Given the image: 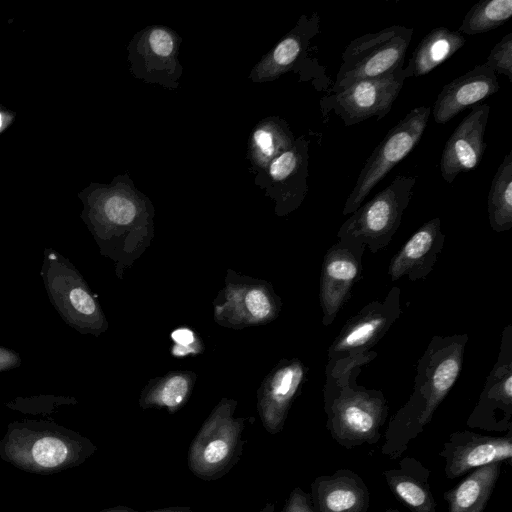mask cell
Returning <instances> with one entry per match:
<instances>
[{
  "instance_id": "obj_1",
  "label": "cell",
  "mask_w": 512,
  "mask_h": 512,
  "mask_svg": "<svg viewBox=\"0 0 512 512\" xmlns=\"http://www.w3.org/2000/svg\"><path fill=\"white\" fill-rule=\"evenodd\" d=\"M82 219L94 237L100 253L115 263L117 278L145 252L154 237L155 209L127 175L114 177L110 184H93L79 195Z\"/></svg>"
},
{
  "instance_id": "obj_2",
  "label": "cell",
  "mask_w": 512,
  "mask_h": 512,
  "mask_svg": "<svg viewBox=\"0 0 512 512\" xmlns=\"http://www.w3.org/2000/svg\"><path fill=\"white\" fill-rule=\"evenodd\" d=\"M467 341L465 333L431 338L417 362L413 391L385 430L381 447L384 456L399 458L424 431L460 375Z\"/></svg>"
},
{
  "instance_id": "obj_3",
  "label": "cell",
  "mask_w": 512,
  "mask_h": 512,
  "mask_svg": "<svg viewBox=\"0 0 512 512\" xmlns=\"http://www.w3.org/2000/svg\"><path fill=\"white\" fill-rule=\"evenodd\" d=\"M377 356L338 361L325 366L323 388L326 428L333 440L352 449L376 444L389 413L388 401L381 390L357 384L363 366Z\"/></svg>"
},
{
  "instance_id": "obj_4",
  "label": "cell",
  "mask_w": 512,
  "mask_h": 512,
  "mask_svg": "<svg viewBox=\"0 0 512 512\" xmlns=\"http://www.w3.org/2000/svg\"><path fill=\"white\" fill-rule=\"evenodd\" d=\"M97 450L80 433L44 420L14 421L0 439V457L14 467L50 475L83 464Z\"/></svg>"
},
{
  "instance_id": "obj_5",
  "label": "cell",
  "mask_w": 512,
  "mask_h": 512,
  "mask_svg": "<svg viewBox=\"0 0 512 512\" xmlns=\"http://www.w3.org/2000/svg\"><path fill=\"white\" fill-rule=\"evenodd\" d=\"M236 407V400L222 398L189 446L188 467L201 480L214 481L223 477L242 455V434L247 419L234 416Z\"/></svg>"
},
{
  "instance_id": "obj_6",
  "label": "cell",
  "mask_w": 512,
  "mask_h": 512,
  "mask_svg": "<svg viewBox=\"0 0 512 512\" xmlns=\"http://www.w3.org/2000/svg\"><path fill=\"white\" fill-rule=\"evenodd\" d=\"M41 276L49 301L63 321L81 334L108 329L105 314L77 268L58 251L45 248Z\"/></svg>"
},
{
  "instance_id": "obj_7",
  "label": "cell",
  "mask_w": 512,
  "mask_h": 512,
  "mask_svg": "<svg viewBox=\"0 0 512 512\" xmlns=\"http://www.w3.org/2000/svg\"><path fill=\"white\" fill-rule=\"evenodd\" d=\"M416 181L415 176H396L351 214L339 228L337 238L361 243L373 254L388 246L400 227Z\"/></svg>"
},
{
  "instance_id": "obj_8",
  "label": "cell",
  "mask_w": 512,
  "mask_h": 512,
  "mask_svg": "<svg viewBox=\"0 0 512 512\" xmlns=\"http://www.w3.org/2000/svg\"><path fill=\"white\" fill-rule=\"evenodd\" d=\"M413 31V28L393 25L351 40L342 53V63L330 92L403 67Z\"/></svg>"
},
{
  "instance_id": "obj_9",
  "label": "cell",
  "mask_w": 512,
  "mask_h": 512,
  "mask_svg": "<svg viewBox=\"0 0 512 512\" xmlns=\"http://www.w3.org/2000/svg\"><path fill=\"white\" fill-rule=\"evenodd\" d=\"M430 114V106L416 107L387 132L360 171L344 203L343 215L356 211L372 189L415 148L425 131Z\"/></svg>"
},
{
  "instance_id": "obj_10",
  "label": "cell",
  "mask_w": 512,
  "mask_h": 512,
  "mask_svg": "<svg viewBox=\"0 0 512 512\" xmlns=\"http://www.w3.org/2000/svg\"><path fill=\"white\" fill-rule=\"evenodd\" d=\"M281 307L271 283L228 269L225 285L213 302V316L220 326L243 329L272 322Z\"/></svg>"
},
{
  "instance_id": "obj_11",
  "label": "cell",
  "mask_w": 512,
  "mask_h": 512,
  "mask_svg": "<svg viewBox=\"0 0 512 512\" xmlns=\"http://www.w3.org/2000/svg\"><path fill=\"white\" fill-rule=\"evenodd\" d=\"M401 314V290L394 286L384 299L369 302L346 321L328 348L326 366L342 360L377 356L371 349Z\"/></svg>"
},
{
  "instance_id": "obj_12",
  "label": "cell",
  "mask_w": 512,
  "mask_h": 512,
  "mask_svg": "<svg viewBox=\"0 0 512 512\" xmlns=\"http://www.w3.org/2000/svg\"><path fill=\"white\" fill-rule=\"evenodd\" d=\"M402 70L400 67L388 74L362 79L324 96L320 100L323 115L333 110L345 126L372 117L381 120L390 112L406 80Z\"/></svg>"
},
{
  "instance_id": "obj_13",
  "label": "cell",
  "mask_w": 512,
  "mask_h": 512,
  "mask_svg": "<svg viewBox=\"0 0 512 512\" xmlns=\"http://www.w3.org/2000/svg\"><path fill=\"white\" fill-rule=\"evenodd\" d=\"M182 38L171 28L153 24L138 31L128 45L133 76L167 89L179 87L183 67L179 61Z\"/></svg>"
},
{
  "instance_id": "obj_14",
  "label": "cell",
  "mask_w": 512,
  "mask_h": 512,
  "mask_svg": "<svg viewBox=\"0 0 512 512\" xmlns=\"http://www.w3.org/2000/svg\"><path fill=\"white\" fill-rule=\"evenodd\" d=\"M466 425L488 432L512 431V325L502 331L499 353Z\"/></svg>"
},
{
  "instance_id": "obj_15",
  "label": "cell",
  "mask_w": 512,
  "mask_h": 512,
  "mask_svg": "<svg viewBox=\"0 0 512 512\" xmlns=\"http://www.w3.org/2000/svg\"><path fill=\"white\" fill-rule=\"evenodd\" d=\"M309 141L304 135L291 148L255 174V184L275 203V214L286 216L303 203L308 193Z\"/></svg>"
},
{
  "instance_id": "obj_16",
  "label": "cell",
  "mask_w": 512,
  "mask_h": 512,
  "mask_svg": "<svg viewBox=\"0 0 512 512\" xmlns=\"http://www.w3.org/2000/svg\"><path fill=\"white\" fill-rule=\"evenodd\" d=\"M366 247L358 242L338 239L325 253L320 273L319 300L322 324L329 326L351 297L354 284L361 279L362 257Z\"/></svg>"
},
{
  "instance_id": "obj_17",
  "label": "cell",
  "mask_w": 512,
  "mask_h": 512,
  "mask_svg": "<svg viewBox=\"0 0 512 512\" xmlns=\"http://www.w3.org/2000/svg\"><path fill=\"white\" fill-rule=\"evenodd\" d=\"M439 455L445 460L444 473L449 480L492 463L511 461L512 431L505 436L455 431L444 442Z\"/></svg>"
},
{
  "instance_id": "obj_18",
  "label": "cell",
  "mask_w": 512,
  "mask_h": 512,
  "mask_svg": "<svg viewBox=\"0 0 512 512\" xmlns=\"http://www.w3.org/2000/svg\"><path fill=\"white\" fill-rule=\"evenodd\" d=\"M298 358L282 359L266 375L257 391V410L266 432L282 431L289 410L307 375Z\"/></svg>"
},
{
  "instance_id": "obj_19",
  "label": "cell",
  "mask_w": 512,
  "mask_h": 512,
  "mask_svg": "<svg viewBox=\"0 0 512 512\" xmlns=\"http://www.w3.org/2000/svg\"><path fill=\"white\" fill-rule=\"evenodd\" d=\"M490 114L488 104H479L461 120L446 141L441 158L442 178L451 184L460 173L475 170L486 148L484 134Z\"/></svg>"
},
{
  "instance_id": "obj_20",
  "label": "cell",
  "mask_w": 512,
  "mask_h": 512,
  "mask_svg": "<svg viewBox=\"0 0 512 512\" xmlns=\"http://www.w3.org/2000/svg\"><path fill=\"white\" fill-rule=\"evenodd\" d=\"M320 33V16L301 15L296 25L252 68L253 83L274 81L289 71H297L307 56L312 39Z\"/></svg>"
},
{
  "instance_id": "obj_21",
  "label": "cell",
  "mask_w": 512,
  "mask_h": 512,
  "mask_svg": "<svg viewBox=\"0 0 512 512\" xmlns=\"http://www.w3.org/2000/svg\"><path fill=\"white\" fill-rule=\"evenodd\" d=\"M445 234L441 219L435 217L420 226L391 258L388 276L396 281L406 276L411 281L426 279L441 253Z\"/></svg>"
},
{
  "instance_id": "obj_22",
  "label": "cell",
  "mask_w": 512,
  "mask_h": 512,
  "mask_svg": "<svg viewBox=\"0 0 512 512\" xmlns=\"http://www.w3.org/2000/svg\"><path fill=\"white\" fill-rule=\"evenodd\" d=\"M499 88L493 70L486 63L476 65L442 88L432 108L433 119L437 124H445L464 109L495 94Z\"/></svg>"
},
{
  "instance_id": "obj_23",
  "label": "cell",
  "mask_w": 512,
  "mask_h": 512,
  "mask_svg": "<svg viewBox=\"0 0 512 512\" xmlns=\"http://www.w3.org/2000/svg\"><path fill=\"white\" fill-rule=\"evenodd\" d=\"M310 497L314 512H367L370 506L368 486L349 469L316 477Z\"/></svg>"
},
{
  "instance_id": "obj_24",
  "label": "cell",
  "mask_w": 512,
  "mask_h": 512,
  "mask_svg": "<svg viewBox=\"0 0 512 512\" xmlns=\"http://www.w3.org/2000/svg\"><path fill=\"white\" fill-rule=\"evenodd\" d=\"M431 471L414 457L406 456L398 467L383 477L393 495L412 512H436V500L429 483Z\"/></svg>"
},
{
  "instance_id": "obj_25",
  "label": "cell",
  "mask_w": 512,
  "mask_h": 512,
  "mask_svg": "<svg viewBox=\"0 0 512 512\" xmlns=\"http://www.w3.org/2000/svg\"><path fill=\"white\" fill-rule=\"evenodd\" d=\"M295 137L287 121L269 116L259 121L248 138L246 159L257 174L277 156L292 147Z\"/></svg>"
},
{
  "instance_id": "obj_26",
  "label": "cell",
  "mask_w": 512,
  "mask_h": 512,
  "mask_svg": "<svg viewBox=\"0 0 512 512\" xmlns=\"http://www.w3.org/2000/svg\"><path fill=\"white\" fill-rule=\"evenodd\" d=\"M501 462L472 470L461 482L443 494L447 512H483L501 472Z\"/></svg>"
},
{
  "instance_id": "obj_27",
  "label": "cell",
  "mask_w": 512,
  "mask_h": 512,
  "mask_svg": "<svg viewBox=\"0 0 512 512\" xmlns=\"http://www.w3.org/2000/svg\"><path fill=\"white\" fill-rule=\"evenodd\" d=\"M465 42L457 31L445 27L432 29L414 49L407 66L403 67L405 79L428 74L453 56Z\"/></svg>"
},
{
  "instance_id": "obj_28",
  "label": "cell",
  "mask_w": 512,
  "mask_h": 512,
  "mask_svg": "<svg viewBox=\"0 0 512 512\" xmlns=\"http://www.w3.org/2000/svg\"><path fill=\"white\" fill-rule=\"evenodd\" d=\"M196 379L192 371H170L151 379L140 393L139 405L142 409L165 408L173 414L189 400Z\"/></svg>"
},
{
  "instance_id": "obj_29",
  "label": "cell",
  "mask_w": 512,
  "mask_h": 512,
  "mask_svg": "<svg viewBox=\"0 0 512 512\" xmlns=\"http://www.w3.org/2000/svg\"><path fill=\"white\" fill-rule=\"evenodd\" d=\"M488 219L495 232L512 228V151L499 165L491 182L488 200Z\"/></svg>"
},
{
  "instance_id": "obj_30",
  "label": "cell",
  "mask_w": 512,
  "mask_h": 512,
  "mask_svg": "<svg viewBox=\"0 0 512 512\" xmlns=\"http://www.w3.org/2000/svg\"><path fill=\"white\" fill-rule=\"evenodd\" d=\"M512 16V0H482L466 13L457 32L475 35L503 25Z\"/></svg>"
},
{
  "instance_id": "obj_31",
  "label": "cell",
  "mask_w": 512,
  "mask_h": 512,
  "mask_svg": "<svg viewBox=\"0 0 512 512\" xmlns=\"http://www.w3.org/2000/svg\"><path fill=\"white\" fill-rule=\"evenodd\" d=\"M486 64L495 74H504L512 82V32L506 34L492 48Z\"/></svg>"
},
{
  "instance_id": "obj_32",
  "label": "cell",
  "mask_w": 512,
  "mask_h": 512,
  "mask_svg": "<svg viewBox=\"0 0 512 512\" xmlns=\"http://www.w3.org/2000/svg\"><path fill=\"white\" fill-rule=\"evenodd\" d=\"M76 402L77 401L73 397L37 396L30 398H17L9 402L7 406L11 409L19 410L25 413H38L40 406L41 412H50L59 405Z\"/></svg>"
},
{
  "instance_id": "obj_33",
  "label": "cell",
  "mask_w": 512,
  "mask_h": 512,
  "mask_svg": "<svg viewBox=\"0 0 512 512\" xmlns=\"http://www.w3.org/2000/svg\"><path fill=\"white\" fill-rule=\"evenodd\" d=\"M171 337L174 341L172 352L175 356L196 354L203 350L202 345L197 341L196 334L187 328L175 330Z\"/></svg>"
},
{
  "instance_id": "obj_34",
  "label": "cell",
  "mask_w": 512,
  "mask_h": 512,
  "mask_svg": "<svg viewBox=\"0 0 512 512\" xmlns=\"http://www.w3.org/2000/svg\"><path fill=\"white\" fill-rule=\"evenodd\" d=\"M281 512H314L310 493L295 487L286 499Z\"/></svg>"
},
{
  "instance_id": "obj_35",
  "label": "cell",
  "mask_w": 512,
  "mask_h": 512,
  "mask_svg": "<svg viewBox=\"0 0 512 512\" xmlns=\"http://www.w3.org/2000/svg\"><path fill=\"white\" fill-rule=\"evenodd\" d=\"M20 355L10 348L0 346V372L19 367Z\"/></svg>"
},
{
  "instance_id": "obj_36",
  "label": "cell",
  "mask_w": 512,
  "mask_h": 512,
  "mask_svg": "<svg viewBox=\"0 0 512 512\" xmlns=\"http://www.w3.org/2000/svg\"><path fill=\"white\" fill-rule=\"evenodd\" d=\"M99 512H193L189 506H171L166 508L148 510V511H136L127 506L118 505L110 508L103 509Z\"/></svg>"
},
{
  "instance_id": "obj_37",
  "label": "cell",
  "mask_w": 512,
  "mask_h": 512,
  "mask_svg": "<svg viewBox=\"0 0 512 512\" xmlns=\"http://www.w3.org/2000/svg\"><path fill=\"white\" fill-rule=\"evenodd\" d=\"M12 121V116L8 111L0 109V132H2Z\"/></svg>"
},
{
  "instance_id": "obj_38",
  "label": "cell",
  "mask_w": 512,
  "mask_h": 512,
  "mask_svg": "<svg viewBox=\"0 0 512 512\" xmlns=\"http://www.w3.org/2000/svg\"><path fill=\"white\" fill-rule=\"evenodd\" d=\"M255 512H275V504L272 502H267L261 509Z\"/></svg>"
},
{
  "instance_id": "obj_39",
  "label": "cell",
  "mask_w": 512,
  "mask_h": 512,
  "mask_svg": "<svg viewBox=\"0 0 512 512\" xmlns=\"http://www.w3.org/2000/svg\"><path fill=\"white\" fill-rule=\"evenodd\" d=\"M384 512H401V511H399L397 509H387Z\"/></svg>"
}]
</instances>
